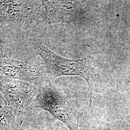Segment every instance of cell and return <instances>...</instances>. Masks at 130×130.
I'll return each mask as SVG.
<instances>
[{
  "instance_id": "4",
  "label": "cell",
  "mask_w": 130,
  "mask_h": 130,
  "mask_svg": "<svg viewBox=\"0 0 130 130\" xmlns=\"http://www.w3.org/2000/svg\"><path fill=\"white\" fill-rule=\"evenodd\" d=\"M40 1H0V26L40 24Z\"/></svg>"
},
{
  "instance_id": "9",
  "label": "cell",
  "mask_w": 130,
  "mask_h": 130,
  "mask_svg": "<svg viewBox=\"0 0 130 130\" xmlns=\"http://www.w3.org/2000/svg\"><path fill=\"white\" fill-rule=\"evenodd\" d=\"M5 56L3 45L0 43V62L4 58Z\"/></svg>"
},
{
  "instance_id": "6",
  "label": "cell",
  "mask_w": 130,
  "mask_h": 130,
  "mask_svg": "<svg viewBox=\"0 0 130 130\" xmlns=\"http://www.w3.org/2000/svg\"><path fill=\"white\" fill-rule=\"evenodd\" d=\"M76 14L74 5L69 1H41L42 24L68 22L74 19Z\"/></svg>"
},
{
  "instance_id": "7",
  "label": "cell",
  "mask_w": 130,
  "mask_h": 130,
  "mask_svg": "<svg viewBox=\"0 0 130 130\" xmlns=\"http://www.w3.org/2000/svg\"><path fill=\"white\" fill-rule=\"evenodd\" d=\"M14 110L0 92V130H19Z\"/></svg>"
},
{
  "instance_id": "5",
  "label": "cell",
  "mask_w": 130,
  "mask_h": 130,
  "mask_svg": "<svg viewBox=\"0 0 130 130\" xmlns=\"http://www.w3.org/2000/svg\"><path fill=\"white\" fill-rule=\"evenodd\" d=\"M41 76L40 68L30 62L18 60L7 56L0 62V80L11 79L38 82Z\"/></svg>"
},
{
  "instance_id": "2",
  "label": "cell",
  "mask_w": 130,
  "mask_h": 130,
  "mask_svg": "<svg viewBox=\"0 0 130 130\" xmlns=\"http://www.w3.org/2000/svg\"><path fill=\"white\" fill-rule=\"evenodd\" d=\"M36 108L48 112L55 120L63 123L69 130H79L78 119L68 105L65 95L50 81L39 84L31 109Z\"/></svg>"
},
{
  "instance_id": "8",
  "label": "cell",
  "mask_w": 130,
  "mask_h": 130,
  "mask_svg": "<svg viewBox=\"0 0 130 130\" xmlns=\"http://www.w3.org/2000/svg\"><path fill=\"white\" fill-rule=\"evenodd\" d=\"M19 130H41L37 125L29 112L25 118Z\"/></svg>"
},
{
  "instance_id": "10",
  "label": "cell",
  "mask_w": 130,
  "mask_h": 130,
  "mask_svg": "<svg viewBox=\"0 0 130 130\" xmlns=\"http://www.w3.org/2000/svg\"></svg>"
},
{
  "instance_id": "3",
  "label": "cell",
  "mask_w": 130,
  "mask_h": 130,
  "mask_svg": "<svg viewBox=\"0 0 130 130\" xmlns=\"http://www.w3.org/2000/svg\"><path fill=\"white\" fill-rule=\"evenodd\" d=\"M39 84L11 79L0 80V92L13 108L20 126L31 109Z\"/></svg>"
},
{
  "instance_id": "1",
  "label": "cell",
  "mask_w": 130,
  "mask_h": 130,
  "mask_svg": "<svg viewBox=\"0 0 130 130\" xmlns=\"http://www.w3.org/2000/svg\"><path fill=\"white\" fill-rule=\"evenodd\" d=\"M35 49L45 63L46 74L50 81L63 76H77L86 80L90 93L91 105L93 86L97 78L93 58L87 56L79 60L68 59L56 54L40 43L36 45Z\"/></svg>"
}]
</instances>
